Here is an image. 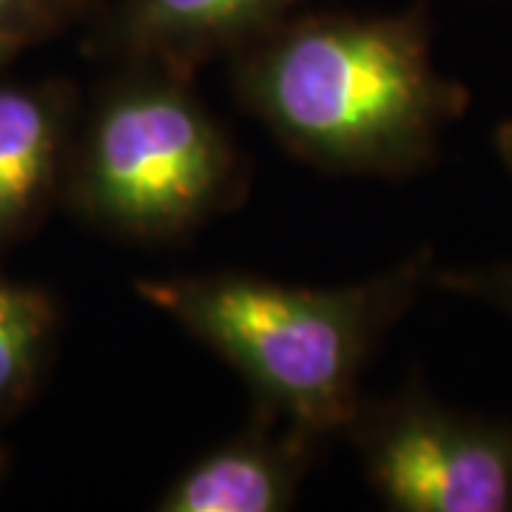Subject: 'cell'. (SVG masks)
<instances>
[{"mask_svg": "<svg viewBox=\"0 0 512 512\" xmlns=\"http://www.w3.org/2000/svg\"><path fill=\"white\" fill-rule=\"evenodd\" d=\"M46 322L49 313L37 296L0 285V393L29 370Z\"/></svg>", "mask_w": 512, "mask_h": 512, "instance_id": "obj_8", "label": "cell"}, {"mask_svg": "<svg viewBox=\"0 0 512 512\" xmlns=\"http://www.w3.org/2000/svg\"><path fill=\"white\" fill-rule=\"evenodd\" d=\"M439 282L447 291L490 302L498 311L512 316V262L473 268V271H447L439 276Z\"/></svg>", "mask_w": 512, "mask_h": 512, "instance_id": "obj_9", "label": "cell"}, {"mask_svg": "<svg viewBox=\"0 0 512 512\" xmlns=\"http://www.w3.org/2000/svg\"><path fill=\"white\" fill-rule=\"evenodd\" d=\"M52 131L32 97L0 92V222L18 217L46 177Z\"/></svg>", "mask_w": 512, "mask_h": 512, "instance_id": "obj_6", "label": "cell"}, {"mask_svg": "<svg viewBox=\"0 0 512 512\" xmlns=\"http://www.w3.org/2000/svg\"><path fill=\"white\" fill-rule=\"evenodd\" d=\"M0 52H3V40H0Z\"/></svg>", "mask_w": 512, "mask_h": 512, "instance_id": "obj_12", "label": "cell"}, {"mask_svg": "<svg viewBox=\"0 0 512 512\" xmlns=\"http://www.w3.org/2000/svg\"><path fill=\"white\" fill-rule=\"evenodd\" d=\"M6 3H9V0H0V6H6Z\"/></svg>", "mask_w": 512, "mask_h": 512, "instance_id": "obj_11", "label": "cell"}, {"mask_svg": "<svg viewBox=\"0 0 512 512\" xmlns=\"http://www.w3.org/2000/svg\"><path fill=\"white\" fill-rule=\"evenodd\" d=\"M464 100L436 72L419 15L305 26L262 72V103L282 131L316 154L359 163L427 160Z\"/></svg>", "mask_w": 512, "mask_h": 512, "instance_id": "obj_1", "label": "cell"}, {"mask_svg": "<svg viewBox=\"0 0 512 512\" xmlns=\"http://www.w3.org/2000/svg\"><path fill=\"white\" fill-rule=\"evenodd\" d=\"M288 0H140L137 18L148 35L202 40L237 32Z\"/></svg>", "mask_w": 512, "mask_h": 512, "instance_id": "obj_7", "label": "cell"}, {"mask_svg": "<svg viewBox=\"0 0 512 512\" xmlns=\"http://www.w3.org/2000/svg\"><path fill=\"white\" fill-rule=\"evenodd\" d=\"M367 461L396 510H512V430L493 421L407 402L373 427Z\"/></svg>", "mask_w": 512, "mask_h": 512, "instance_id": "obj_4", "label": "cell"}, {"mask_svg": "<svg viewBox=\"0 0 512 512\" xmlns=\"http://www.w3.org/2000/svg\"><path fill=\"white\" fill-rule=\"evenodd\" d=\"M495 143H498V151H501L504 163L512 168V123L498 128V137H495Z\"/></svg>", "mask_w": 512, "mask_h": 512, "instance_id": "obj_10", "label": "cell"}, {"mask_svg": "<svg viewBox=\"0 0 512 512\" xmlns=\"http://www.w3.org/2000/svg\"><path fill=\"white\" fill-rule=\"evenodd\" d=\"M220 146L197 111L174 94H134L97 131V202L131 225H168L194 214L220 180Z\"/></svg>", "mask_w": 512, "mask_h": 512, "instance_id": "obj_3", "label": "cell"}, {"mask_svg": "<svg viewBox=\"0 0 512 512\" xmlns=\"http://www.w3.org/2000/svg\"><path fill=\"white\" fill-rule=\"evenodd\" d=\"M424 265L359 291H299L256 279L148 282L143 296L234 359L305 421L345 413L379 322L402 305Z\"/></svg>", "mask_w": 512, "mask_h": 512, "instance_id": "obj_2", "label": "cell"}, {"mask_svg": "<svg viewBox=\"0 0 512 512\" xmlns=\"http://www.w3.org/2000/svg\"><path fill=\"white\" fill-rule=\"evenodd\" d=\"M291 473L265 447L237 444L200 461L165 495L171 512H274L288 504Z\"/></svg>", "mask_w": 512, "mask_h": 512, "instance_id": "obj_5", "label": "cell"}]
</instances>
